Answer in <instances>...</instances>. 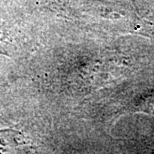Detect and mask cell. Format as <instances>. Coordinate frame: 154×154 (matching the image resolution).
Wrapping results in <instances>:
<instances>
[{"label":"cell","instance_id":"obj_1","mask_svg":"<svg viewBox=\"0 0 154 154\" xmlns=\"http://www.w3.org/2000/svg\"><path fill=\"white\" fill-rule=\"evenodd\" d=\"M0 154H34L32 142L15 130H0Z\"/></svg>","mask_w":154,"mask_h":154},{"label":"cell","instance_id":"obj_2","mask_svg":"<svg viewBox=\"0 0 154 154\" xmlns=\"http://www.w3.org/2000/svg\"><path fill=\"white\" fill-rule=\"evenodd\" d=\"M132 110L134 112H141L145 114L154 115V90L140 97L133 105Z\"/></svg>","mask_w":154,"mask_h":154},{"label":"cell","instance_id":"obj_3","mask_svg":"<svg viewBox=\"0 0 154 154\" xmlns=\"http://www.w3.org/2000/svg\"><path fill=\"white\" fill-rule=\"evenodd\" d=\"M0 41H1V32H0ZM0 52H2L1 49H0Z\"/></svg>","mask_w":154,"mask_h":154}]
</instances>
